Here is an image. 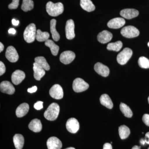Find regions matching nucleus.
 I'll return each mask as SVG.
<instances>
[{
    "label": "nucleus",
    "instance_id": "nucleus-1",
    "mask_svg": "<svg viewBox=\"0 0 149 149\" xmlns=\"http://www.w3.org/2000/svg\"><path fill=\"white\" fill-rule=\"evenodd\" d=\"M46 10L50 16L56 17L63 13L64 7L61 3H54L52 2L49 1L46 5Z\"/></svg>",
    "mask_w": 149,
    "mask_h": 149
},
{
    "label": "nucleus",
    "instance_id": "nucleus-2",
    "mask_svg": "<svg viewBox=\"0 0 149 149\" xmlns=\"http://www.w3.org/2000/svg\"><path fill=\"white\" fill-rule=\"evenodd\" d=\"M59 111L60 107L56 103H53L45 111L44 116L47 120L53 121L57 118Z\"/></svg>",
    "mask_w": 149,
    "mask_h": 149
},
{
    "label": "nucleus",
    "instance_id": "nucleus-3",
    "mask_svg": "<svg viewBox=\"0 0 149 149\" xmlns=\"http://www.w3.org/2000/svg\"><path fill=\"white\" fill-rule=\"evenodd\" d=\"M36 25L34 23H31L26 27L24 32V40L27 43L33 42L36 39Z\"/></svg>",
    "mask_w": 149,
    "mask_h": 149
},
{
    "label": "nucleus",
    "instance_id": "nucleus-4",
    "mask_svg": "<svg viewBox=\"0 0 149 149\" xmlns=\"http://www.w3.org/2000/svg\"><path fill=\"white\" fill-rule=\"evenodd\" d=\"M133 54V51L130 48H125L118 54L117 61L119 64L123 65L127 63Z\"/></svg>",
    "mask_w": 149,
    "mask_h": 149
},
{
    "label": "nucleus",
    "instance_id": "nucleus-5",
    "mask_svg": "<svg viewBox=\"0 0 149 149\" xmlns=\"http://www.w3.org/2000/svg\"><path fill=\"white\" fill-rule=\"evenodd\" d=\"M120 33L123 36L128 38H134L140 35L139 29L133 26H127L123 27L120 31Z\"/></svg>",
    "mask_w": 149,
    "mask_h": 149
},
{
    "label": "nucleus",
    "instance_id": "nucleus-6",
    "mask_svg": "<svg viewBox=\"0 0 149 149\" xmlns=\"http://www.w3.org/2000/svg\"><path fill=\"white\" fill-rule=\"evenodd\" d=\"M89 87V84L80 78L74 79L72 83V88L76 93H80L86 91Z\"/></svg>",
    "mask_w": 149,
    "mask_h": 149
},
{
    "label": "nucleus",
    "instance_id": "nucleus-7",
    "mask_svg": "<svg viewBox=\"0 0 149 149\" xmlns=\"http://www.w3.org/2000/svg\"><path fill=\"white\" fill-rule=\"evenodd\" d=\"M49 94L53 98L60 100L63 97V90L60 85L58 84H55L50 90Z\"/></svg>",
    "mask_w": 149,
    "mask_h": 149
},
{
    "label": "nucleus",
    "instance_id": "nucleus-8",
    "mask_svg": "<svg viewBox=\"0 0 149 149\" xmlns=\"http://www.w3.org/2000/svg\"><path fill=\"white\" fill-rule=\"evenodd\" d=\"M75 58V55L73 52L70 51H65L61 54L60 60L64 64L71 63Z\"/></svg>",
    "mask_w": 149,
    "mask_h": 149
},
{
    "label": "nucleus",
    "instance_id": "nucleus-9",
    "mask_svg": "<svg viewBox=\"0 0 149 149\" xmlns=\"http://www.w3.org/2000/svg\"><path fill=\"white\" fill-rule=\"evenodd\" d=\"M74 22L72 19H70L66 22L65 25V35L67 39L68 40H72L75 37L74 34Z\"/></svg>",
    "mask_w": 149,
    "mask_h": 149
},
{
    "label": "nucleus",
    "instance_id": "nucleus-10",
    "mask_svg": "<svg viewBox=\"0 0 149 149\" xmlns=\"http://www.w3.org/2000/svg\"><path fill=\"white\" fill-rule=\"evenodd\" d=\"M66 127L67 130L72 133H77L79 130L80 125L78 120L75 118H69L67 121Z\"/></svg>",
    "mask_w": 149,
    "mask_h": 149
},
{
    "label": "nucleus",
    "instance_id": "nucleus-11",
    "mask_svg": "<svg viewBox=\"0 0 149 149\" xmlns=\"http://www.w3.org/2000/svg\"><path fill=\"white\" fill-rule=\"evenodd\" d=\"M6 56L9 61L11 62H16L18 61L19 56L15 48L13 46H9L7 49Z\"/></svg>",
    "mask_w": 149,
    "mask_h": 149
},
{
    "label": "nucleus",
    "instance_id": "nucleus-12",
    "mask_svg": "<svg viewBox=\"0 0 149 149\" xmlns=\"http://www.w3.org/2000/svg\"><path fill=\"white\" fill-rule=\"evenodd\" d=\"M125 23L124 19L121 17H116L109 20L107 23V26L111 29H117L123 27Z\"/></svg>",
    "mask_w": 149,
    "mask_h": 149
},
{
    "label": "nucleus",
    "instance_id": "nucleus-13",
    "mask_svg": "<svg viewBox=\"0 0 149 149\" xmlns=\"http://www.w3.org/2000/svg\"><path fill=\"white\" fill-rule=\"evenodd\" d=\"M94 69L98 74L103 77H106L109 74V69L107 66L101 63H96L94 66Z\"/></svg>",
    "mask_w": 149,
    "mask_h": 149
},
{
    "label": "nucleus",
    "instance_id": "nucleus-14",
    "mask_svg": "<svg viewBox=\"0 0 149 149\" xmlns=\"http://www.w3.org/2000/svg\"><path fill=\"white\" fill-rule=\"evenodd\" d=\"M48 149H61L62 147L61 141L56 137H52L47 141Z\"/></svg>",
    "mask_w": 149,
    "mask_h": 149
},
{
    "label": "nucleus",
    "instance_id": "nucleus-15",
    "mask_svg": "<svg viewBox=\"0 0 149 149\" xmlns=\"http://www.w3.org/2000/svg\"><path fill=\"white\" fill-rule=\"evenodd\" d=\"M25 74L23 71L17 70L13 72L11 76L12 83L15 85H19L24 80Z\"/></svg>",
    "mask_w": 149,
    "mask_h": 149
},
{
    "label": "nucleus",
    "instance_id": "nucleus-16",
    "mask_svg": "<svg viewBox=\"0 0 149 149\" xmlns=\"http://www.w3.org/2000/svg\"><path fill=\"white\" fill-rule=\"evenodd\" d=\"M1 91L8 95H13L15 92V89L13 85L8 81H3L0 85Z\"/></svg>",
    "mask_w": 149,
    "mask_h": 149
},
{
    "label": "nucleus",
    "instance_id": "nucleus-17",
    "mask_svg": "<svg viewBox=\"0 0 149 149\" xmlns=\"http://www.w3.org/2000/svg\"><path fill=\"white\" fill-rule=\"evenodd\" d=\"M120 15L123 18L130 19L139 15V12L134 9H125L120 12Z\"/></svg>",
    "mask_w": 149,
    "mask_h": 149
},
{
    "label": "nucleus",
    "instance_id": "nucleus-18",
    "mask_svg": "<svg viewBox=\"0 0 149 149\" xmlns=\"http://www.w3.org/2000/svg\"><path fill=\"white\" fill-rule=\"evenodd\" d=\"M113 35L111 33L107 30H104L100 32L97 35V40L100 43L106 44L109 42L112 38Z\"/></svg>",
    "mask_w": 149,
    "mask_h": 149
},
{
    "label": "nucleus",
    "instance_id": "nucleus-19",
    "mask_svg": "<svg viewBox=\"0 0 149 149\" xmlns=\"http://www.w3.org/2000/svg\"><path fill=\"white\" fill-rule=\"evenodd\" d=\"M33 70H34V76L36 80H40L45 74V70L39 66L36 63L33 64Z\"/></svg>",
    "mask_w": 149,
    "mask_h": 149
},
{
    "label": "nucleus",
    "instance_id": "nucleus-20",
    "mask_svg": "<svg viewBox=\"0 0 149 149\" xmlns=\"http://www.w3.org/2000/svg\"><path fill=\"white\" fill-rule=\"evenodd\" d=\"M29 110V106L28 104L26 103L19 105L16 110V115L17 117H23L27 114Z\"/></svg>",
    "mask_w": 149,
    "mask_h": 149
},
{
    "label": "nucleus",
    "instance_id": "nucleus-21",
    "mask_svg": "<svg viewBox=\"0 0 149 149\" xmlns=\"http://www.w3.org/2000/svg\"><path fill=\"white\" fill-rule=\"evenodd\" d=\"M29 129L33 132L38 133L41 131L42 129V124L39 119H33L28 125Z\"/></svg>",
    "mask_w": 149,
    "mask_h": 149
},
{
    "label": "nucleus",
    "instance_id": "nucleus-22",
    "mask_svg": "<svg viewBox=\"0 0 149 149\" xmlns=\"http://www.w3.org/2000/svg\"><path fill=\"white\" fill-rule=\"evenodd\" d=\"M81 8L88 12L93 11L95 9V7L91 0H80Z\"/></svg>",
    "mask_w": 149,
    "mask_h": 149
},
{
    "label": "nucleus",
    "instance_id": "nucleus-23",
    "mask_svg": "<svg viewBox=\"0 0 149 149\" xmlns=\"http://www.w3.org/2000/svg\"><path fill=\"white\" fill-rule=\"evenodd\" d=\"M100 102L102 105L109 109H111L113 107V104L109 96L107 94H105L102 95L100 97Z\"/></svg>",
    "mask_w": 149,
    "mask_h": 149
},
{
    "label": "nucleus",
    "instance_id": "nucleus-24",
    "mask_svg": "<svg viewBox=\"0 0 149 149\" xmlns=\"http://www.w3.org/2000/svg\"><path fill=\"white\" fill-rule=\"evenodd\" d=\"M13 141L16 149H22L24 144V138L21 134H16L14 136Z\"/></svg>",
    "mask_w": 149,
    "mask_h": 149
},
{
    "label": "nucleus",
    "instance_id": "nucleus-25",
    "mask_svg": "<svg viewBox=\"0 0 149 149\" xmlns=\"http://www.w3.org/2000/svg\"><path fill=\"white\" fill-rule=\"evenodd\" d=\"M56 20L55 19H52L50 22V29L51 33L52 34V37L53 39L55 41H58L60 40V36L58 32H57L56 29Z\"/></svg>",
    "mask_w": 149,
    "mask_h": 149
},
{
    "label": "nucleus",
    "instance_id": "nucleus-26",
    "mask_svg": "<svg viewBox=\"0 0 149 149\" xmlns=\"http://www.w3.org/2000/svg\"><path fill=\"white\" fill-rule=\"evenodd\" d=\"M35 62L39 66L46 70H49L50 68L49 65L47 62L46 59L43 56H39L35 58Z\"/></svg>",
    "mask_w": 149,
    "mask_h": 149
},
{
    "label": "nucleus",
    "instance_id": "nucleus-27",
    "mask_svg": "<svg viewBox=\"0 0 149 149\" xmlns=\"http://www.w3.org/2000/svg\"><path fill=\"white\" fill-rule=\"evenodd\" d=\"M45 45L50 49L51 52L54 56L57 55L59 47L56 45L52 40H48L45 42Z\"/></svg>",
    "mask_w": 149,
    "mask_h": 149
},
{
    "label": "nucleus",
    "instance_id": "nucleus-28",
    "mask_svg": "<svg viewBox=\"0 0 149 149\" xmlns=\"http://www.w3.org/2000/svg\"><path fill=\"white\" fill-rule=\"evenodd\" d=\"M118 132L120 139H127L130 134V130L127 126L125 125H120L118 128Z\"/></svg>",
    "mask_w": 149,
    "mask_h": 149
},
{
    "label": "nucleus",
    "instance_id": "nucleus-29",
    "mask_svg": "<svg viewBox=\"0 0 149 149\" xmlns=\"http://www.w3.org/2000/svg\"><path fill=\"white\" fill-rule=\"evenodd\" d=\"M50 35L48 32H43L40 29H38L37 31L36 39L38 42H46L49 40Z\"/></svg>",
    "mask_w": 149,
    "mask_h": 149
},
{
    "label": "nucleus",
    "instance_id": "nucleus-30",
    "mask_svg": "<svg viewBox=\"0 0 149 149\" xmlns=\"http://www.w3.org/2000/svg\"><path fill=\"white\" fill-rule=\"evenodd\" d=\"M122 46V42L120 41H118L116 42L109 43L107 45V48L108 50L118 52L121 49Z\"/></svg>",
    "mask_w": 149,
    "mask_h": 149
},
{
    "label": "nucleus",
    "instance_id": "nucleus-31",
    "mask_svg": "<svg viewBox=\"0 0 149 149\" xmlns=\"http://www.w3.org/2000/svg\"><path fill=\"white\" fill-rule=\"evenodd\" d=\"M34 6V2L32 0H22L21 8L22 10L27 12L33 9Z\"/></svg>",
    "mask_w": 149,
    "mask_h": 149
},
{
    "label": "nucleus",
    "instance_id": "nucleus-32",
    "mask_svg": "<svg viewBox=\"0 0 149 149\" xmlns=\"http://www.w3.org/2000/svg\"><path fill=\"white\" fill-rule=\"evenodd\" d=\"M120 111L125 117L128 118L132 117L133 116V112L130 107L127 105L123 103H121L120 105Z\"/></svg>",
    "mask_w": 149,
    "mask_h": 149
},
{
    "label": "nucleus",
    "instance_id": "nucleus-33",
    "mask_svg": "<svg viewBox=\"0 0 149 149\" xmlns=\"http://www.w3.org/2000/svg\"><path fill=\"white\" fill-rule=\"evenodd\" d=\"M138 63L141 68L145 69L149 68V60L145 57H141L138 61Z\"/></svg>",
    "mask_w": 149,
    "mask_h": 149
},
{
    "label": "nucleus",
    "instance_id": "nucleus-34",
    "mask_svg": "<svg viewBox=\"0 0 149 149\" xmlns=\"http://www.w3.org/2000/svg\"><path fill=\"white\" fill-rule=\"evenodd\" d=\"M12 2L8 5L10 9H15L18 7L19 0H12Z\"/></svg>",
    "mask_w": 149,
    "mask_h": 149
},
{
    "label": "nucleus",
    "instance_id": "nucleus-35",
    "mask_svg": "<svg viewBox=\"0 0 149 149\" xmlns=\"http://www.w3.org/2000/svg\"><path fill=\"white\" fill-rule=\"evenodd\" d=\"M43 103L42 102L38 101L34 104V108L37 110L42 109L43 108Z\"/></svg>",
    "mask_w": 149,
    "mask_h": 149
},
{
    "label": "nucleus",
    "instance_id": "nucleus-36",
    "mask_svg": "<svg viewBox=\"0 0 149 149\" xmlns=\"http://www.w3.org/2000/svg\"><path fill=\"white\" fill-rule=\"evenodd\" d=\"M142 119H143V121L144 123L147 126H149V114H144L143 116Z\"/></svg>",
    "mask_w": 149,
    "mask_h": 149
},
{
    "label": "nucleus",
    "instance_id": "nucleus-37",
    "mask_svg": "<svg viewBox=\"0 0 149 149\" xmlns=\"http://www.w3.org/2000/svg\"><path fill=\"white\" fill-rule=\"evenodd\" d=\"M6 72V67L2 62H0V75L1 76Z\"/></svg>",
    "mask_w": 149,
    "mask_h": 149
},
{
    "label": "nucleus",
    "instance_id": "nucleus-38",
    "mask_svg": "<svg viewBox=\"0 0 149 149\" xmlns=\"http://www.w3.org/2000/svg\"><path fill=\"white\" fill-rule=\"evenodd\" d=\"M37 86H34L32 88H28L27 89V92L30 93H34L37 91Z\"/></svg>",
    "mask_w": 149,
    "mask_h": 149
},
{
    "label": "nucleus",
    "instance_id": "nucleus-39",
    "mask_svg": "<svg viewBox=\"0 0 149 149\" xmlns=\"http://www.w3.org/2000/svg\"><path fill=\"white\" fill-rule=\"evenodd\" d=\"M103 149H112L111 144L109 143H106L104 145Z\"/></svg>",
    "mask_w": 149,
    "mask_h": 149
},
{
    "label": "nucleus",
    "instance_id": "nucleus-40",
    "mask_svg": "<svg viewBox=\"0 0 149 149\" xmlns=\"http://www.w3.org/2000/svg\"><path fill=\"white\" fill-rule=\"evenodd\" d=\"M145 141L147 144H149V132H148L146 134L145 139Z\"/></svg>",
    "mask_w": 149,
    "mask_h": 149
},
{
    "label": "nucleus",
    "instance_id": "nucleus-41",
    "mask_svg": "<svg viewBox=\"0 0 149 149\" xmlns=\"http://www.w3.org/2000/svg\"><path fill=\"white\" fill-rule=\"evenodd\" d=\"M12 23L15 26H17L19 24V21L18 20H15L14 19H13L12 20Z\"/></svg>",
    "mask_w": 149,
    "mask_h": 149
},
{
    "label": "nucleus",
    "instance_id": "nucleus-42",
    "mask_svg": "<svg viewBox=\"0 0 149 149\" xmlns=\"http://www.w3.org/2000/svg\"><path fill=\"white\" fill-rule=\"evenodd\" d=\"M8 33L10 34H12L14 35L16 33V30H15L14 28H10L8 30Z\"/></svg>",
    "mask_w": 149,
    "mask_h": 149
},
{
    "label": "nucleus",
    "instance_id": "nucleus-43",
    "mask_svg": "<svg viewBox=\"0 0 149 149\" xmlns=\"http://www.w3.org/2000/svg\"><path fill=\"white\" fill-rule=\"evenodd\" d=\"M4 48V45L1 42L0 43V52H1L3 50Z\"/></svg>",
    "mask_w": 149,
    "mask_h": 149
},
{
    "label": "nucleus",
    "instance_id": "nucleus-44",
    "mask_svg": "<svg viewBox=\"0 0 149 149\" xmlns=\"http://www.w3.org/2000/svg\"><path fill=\"white\" fill-rule=\"evenodd\" d=\"M140 143H141V144H142V145H145L146 143L145 139H141V141H140Z\"/></svg>",
    "mask_w": 149,
    "mask_h": 149
},
{
    "label": "nucleus",
    "instance_id": "nucleus-45",
    "mask_svg": "<svg viewBox=\"0 0 149 149\" xmlns=\"http://www.w3.org/2000/svg\"><path fill=\"white\" fill-rule=\"evenodd\" d=\"M131 149H141V147L138 146H133Z\"/></svg>",
    "mask_w": 149,
    "mask_h": 149
},
{
    "label": "nucleus",
    "instance_id": "nucleus-46",
    "mask_svg": "<svg viewBox=\"0 0 149 149\" xmlns=\"http://www.w3.org/2000/svg\"><path fill=\"white\" fill-rule=\"evenodd\" d=\"M65 149H75L74 148H72V147H69V148H66Z\"/></svg>",
    "mask_w": 149,
    "mask_h": 149
},
{
    "label": "nucleus",
    "instance_id": "nucleus-47",
    "mask_svg": "<svg viewBox=\"0 0 149 149\" xmlns=\"http://www.w3.org/2000/svg\"><path fill=\"white\" fill-rule=\"evenodd\" d=\"M148 103L149 104V97H148Z\"/></svg>",
    "mask_w": 149,
    "mask_h": 149
},
{
    "label": "nucleus",
    "instance_id": "nucleus-48",
    "mask_svg": "<svg viewBox=\"0 0 149 149\" xmlns=\"http://www.w3.org/2000/svg\"><path fill=\"white\" fill-rule=\"evenodd\" d=\"M148 47H149V42L148 43Z\"/></svg>",
    "mask_w": 149,
    "mask_h": 149
},
{
    "label": "nucleus",
    "instance_id": "nucleus-49",
    "mask_svg": "<svg viewBox=\"0 0 149 149\" xmlns=\"http://www.w3.org/2000/svg\"><path fill=\"white\" fill-rule=\"evenodd\" d=\"M148 149H149V148H148Z\"/></svg>",
    "mask_w": 149,
    "mask_h": 149
}]
</instances>
